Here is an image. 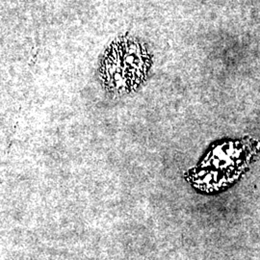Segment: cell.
Here are the masks:
<instances>
[{"instance_id":"obj_1","label":"cell","mask_w":260,"mask_h":260,"mask_svg":"<svg viewBox=\"0 0 260 260\" xmlns=\"http://www.w3.org/2000/svg\"><path fill=\"white\" fill-rule=\"evenodd\" d=\"M151 58L138 41L121 38L106 49L100 66V77L109 92L124 94L137 90L146 80Z\"/></svg>"}]
</instances>
